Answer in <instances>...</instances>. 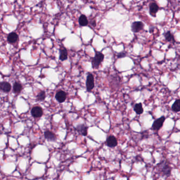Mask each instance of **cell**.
Returning <instances> with one entry per match:
<instances>
[{
  "label": "cell",
  "mask_w": 180,
  "mask_h": 180,
  "mask_svg": "<svg viewBox=\"0 0 180 180\" xmlns=\"http://www.w3.org/2000/svg\"><path fill=\"white\" fill-rule=\"evenodd\" d=\"M104 59V55L101 52L96 51L95 57L93 58L91 61L92 67L93 69H98L100 64L103 62Z\"/></svg>",
  "instance_id": "cell-1"
},
{
  "label": "cell",
  "mask_w": 180,
  "mask_h": 180,
  "mask_svg": "<svg viewBox=\"0 0 180 180\" xmlns=\"http://www.w3.org/2000/svg\"><path fill=\"white\" fill-rule=\"evenodd\" d=\"M0 87H1V90L5 93H9L11 90V84L9 83L6 82V81L1 82L0 84Z\"/></svg>",
  "instance_id": "cell-11"
},
{
  "label": "cell",
  "mask_w": 180,
  "mask_h": 180,
  "mask_svg": "<svg viewBox=\"0 0 180 180\" xmlns=\"http://www.w3.org/2000/svg\"><path fill=\"white\" fill-rule=\"evenodd\" d=\"M46 95L45 91H41L37 96V99L38 101H43L45 99Z\"/></svg>",
  "instance_id": "cell-20"
},
{
  "label": "cell",
  "mask_w": 180,
  "mask_h": 180,
  "mask_svg": "<svg viewBox=\"0 0 180 180\" xmlns=\"http://www.w3.org/2000/svg\"><path fill=\"white\" fill-rule=\"evenodd\" d=\"M66 97L67 94L63 90L58 91L55 95V98L59 103H64L66 99Z\"/></svg>",
  "instance_id": "cell-9"
},
{
  "label": "cell",
  "mask_w": 180,
  "mask_h": 180,
  "mask_svg": "<svg viewBox=\"0 0 180 180\" xmlns=\"http://www.w3.org/2000/svg\"><path fill=\"white\" fill-rule=\"evenodd\" d=\"M106 144L108 147L111 148H115L118 144L117 140L114 136L110 135L108 136L106 139Z\"/></svg>",
  "instance_id": "cell-7"
},
{
  "label": "cell",
  "mask_w": 180,
  "mask_h": 180,
  "mask_svg": "<svg viewBox=\"0 0 180 180\" xmlns=\"http://www.w3.org/2000/svg\"><path fill=\"white\" fill-rule=\"evenodd\" d=\"M126 56V53L125 52L122 51L121 52L119 53L118 55H117V58H122L125 57Z\"/></svg>",
  "instance_id": "cell-21"
},
{
  "label": "cell",
  "mask_w": 180,
  "mask_h": 180,
  "mask_svg": "<svg viewBox=\"0 0 180 180\" xmlns=\"http://www.w3.org/2000/svg\"><path fill=\"white\" fill-rule=\"evenodd\" d=\"M88 20L87 16L84 14H81L79 18V24L81 26H85L88 24Z\"/></svg>",
  "instance_id": "cell-16"
},
{
  "label": "cell",
  "mask_w": 180,
  "mask_h": 180,
  "mask_svg": "<svg viewBox=\"0 0 180 180\" xmlns=\"http://www.w3.org/2000/svg\"><path fill=\"white\" fill-rule=\"evenodd\" d=\"M144 28V23L141 21H135L132 23L131 30L134 33H137L143 30Z\"/></svg>",
  "instance_id": "cell-5"
},
{
  "label": "cell",
  "mask_w": 180,
  "mask_h": 180,
  "mask_svg": "<svg viewBox=\"0 0 180 180\" xmlns=\"http://www.w3.org/2000/svg\"><path fill=\"white\" fill-rule=\"evenodd\" d=\"M68 59V52L67 49L64 48L62 47L60 49V56H59V59L61 61H64Z\"/></svg>",
  "instance_id": "cell-15"
},
{
  "label": "cell",
  "mask_w": 180,
  "mask_h": 180,
  "mask_svg": "<svg viewBox=\"0 0 180 180\" xmlns=\"http://www.w3.org/2000/svg\"><path fill=\"white\" fill-rule=\"evenodd\" d=\"M76 131L79 132L81 135L83 136H86L88 132V127L84 124H79L78 125L76 128Z\"/></svg>",
  "instance_id": "cell-12"
},
{
  "label": "cell",
  "mask_w": 180,
  "mask_h": 180,
  "mask_svg": "<svg viewBox=\"0 0 180 180\" xmlns=\"http://www.w3.org/2000/svg\"><path fill=\"white\" fill-rule=\"evenodd\" d=\"M172 110L174 112H180V99H177L172 106Z\"/></svg>",
  "instance_id": "cell-19"
},
{
  "label": "cell",
  "mask_w": 180,
  "mask_h": 180,
  "mask_svg": "<svg viewBox=\"0 0 180 180\" xmlns=\"http://www.w3.org/2000/svg\"><path fill=\"white\" fill-rule=\"evenodd\" d=\"M159 10V7L158 6V4L152 2L149 5V12L151 16L153 17H156V13Z\"/></svg>",
  "instance_id": "cell-8"
},
{
  "label": "cell",
  "mask_w": 180,
  "mask_h": 180,
  "mask_svg": "<svg viewBox=\"0 0 180 180\" xmlns=\"http://www.w3.org/2000/svg\"><path fill=\"white\" fill-rule=\"evenodd\" d=\"M134 110L137 115H141L143 114L144 112V109L143 108L142 104L141 103L136 104L134 107Z\"/></svg>",
  "instance_id": "cell-17"
},
{
  "label": "cell",
  "mask_w": 180,
  "mask_h": 180,
  "mask_svg": "<svg viewBox=\"0 0 180 180\" xmlns=\"http://www.w3.org/2000/svg\"><path fill=\"white\" fill-rule=\"evenodd\" d=\"M45 138L49 141H54L57 139L56 136L55 134L51 131H45Z\"/></svg>",
  "instance_id": "cell-13"
},
{
  "label": "cell",
  "mask_w": 180,
  "mask_h": 180,
  "mask_svg": "<svg viewBox=\"0 0 180 180\" xmlns=\"http://www.w3.org/2000/svg\"><path fill=\"white\" fill-rule=\"evenodd\" d=\"M163 35L167 42H172L173 43H174L175 42L173 35L170 31L165 32L163 34Z\"/></svg>",
  "instance_id": "cell-14"
},
{
  "label": "cell",
  "mask_w": 180,
  "mask_h": 180,
  "mask_svg": "<svg viewBox=\"0 0 180 180\" xmlns=\"http://www.w3.org/2000/svg\"><path fill=\"white\" fill-rule=\"evenodd\" d=\"M159 170L160 171L161 173L163 175L170 176L171 172V167L167 163L165 162H163L158 165Z\"/></svg>",
  "instance_id": "cell-2"
},
{
  "label": "cell",
  "mask_w": 180,
  "mask_h": 180,
  "mask_svg": "<svg viewBox=\"0 0 180 180\" xmlns=\"http://www.w3.org/2000/svg\"><path fill=\"white\" fill-rule=\"evenodd\" d=\"M13 91L14 93H19L22 90V86L18 82H16L13 84Z\"/></svg>",
  "instance_id": "cell-18"
},
{
  "label": "cell",
  "mask_w": 180,
  "mask_h": 180,
  "mask_svg": "<svg viewBox=\"0 0 180 180\" xmlns=\"http://www.w3.org/2000/svg\"><path fill=\"white\" fill-rule=\"evenodd\" d=\"M86 87L88 91H91L93 90L95 86V81L93 74L89 73L87 75V79H86Z\"/></svg>",
  "instance_id": "cell-3"
},
{
  "label": "cell",
  "mask_w": 180,
  "mask_h": 180,
  "mask_svg": "<svg viewBox=\"0 0 180 180\" xmlns=\"http://www.w3.org/2000/svg\"><path fill=\"white\" fill-rule=\"evenodd\" d=\"M19 36L16 32H11L7 36V40L10 44L14 43L18 40Z\"/></svg>",
  "instance_id": "cell-10"
},
{
  "label": "cell",
  "mask_w": 180,
  "mask_h": 180,
  "mask_svg": "<svg viewBox=\"0 0 180 180\" xmlns=\"http://www.w3.org/2000/svg\"><path fill=\"white\" fill-rule=\"evenodd\" d=\"M165 120V117L162 116L160 118L156 119L152 125V129L155 131H158L162 127L164 122Z\"/></svg>",
  "instance_id": "cell-4"
},
{
  "label": "cell",
  "mask_w": 180,
  "mask_h": 180,
  "mask_svg": "<svg viewBox=\"0 0 180 180\" xmlns=\"http://www.w3.org/2000/svg\"><path fill=\"white\" fill-rule=\"evenodd\" d=\"M31 113L32 116L35 118H40L43 115V110L40 106H35L31 110Z\"/></svg>",
  "instance_id": "cell-6"
}]
</instances>
